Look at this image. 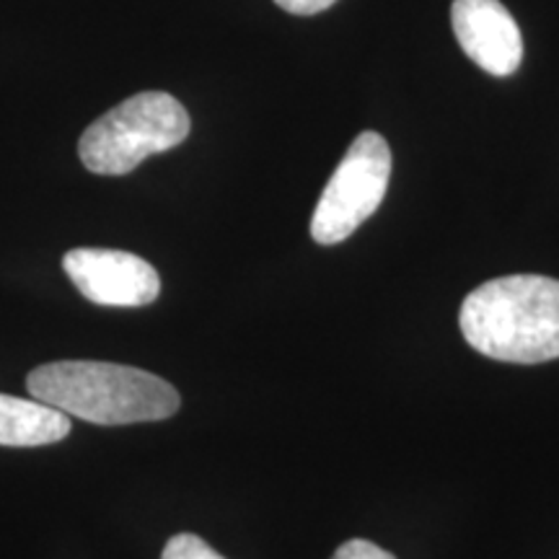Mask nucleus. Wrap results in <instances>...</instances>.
Wrapping results in <instances>:
<instances>
[{
  "instance_id": "6",
  "label": "nucleus",
  "mask_w": 559,
  "mask_h": 559,
  "mask_svg": "<svg viewBox=\"0 0 559 559\" xmlns=\"http://www.w3.org/2000/svg\"><path fill=\"white\" fill-rule=\"evenodd\" d=\"M451 24L461 50L485 73L508 79L519 70L523 37L500 0H453Z\"/></svg>"
},
{
  "instance_id": "7",
  "label": "nucleus",
  "mask_w": 559,
  "mask_h": 559,
  "mask_svg": "<svg viewBox=\"0 0 559 559\" xmlns=\"http://www.w3.org/2000/svg\"><path fill=\"white\" fill-rule=\"evenodd\" d=\"M70 432V417L60 409L37 400L0 394V445H32L58 443Z\"/></svg>"
},
{
  "instance_id": "9",
  "label": "nucleus",
  "mask_w": 559,
  "mask_h": 559,
  "mask_svg": "<svg viewBox=\"0 0 559 559\" xmlns=\"http://www.w3.org/2000/svg\"><path fill=\"white\" fill-rule=\"evenodd\" d=\"M332 559H396L391 551L381 549L379 544L366 539H349L334 551Z\"/></svg>"
},
{
  "instance_id": "4",
  "label": "nucleus",
  "mask_w": 559,
  "mask_h": 559,
  "mask_svg": "<svg viewBox=\"0 0 559 559\" xmlns=\"http://www.w3.org/2000/svg\"><path fill=\"white\" fill-rule=\"evenodd\" d=\"M391 148L379 132H360L353 140L330 185L324 187L311 218V236L321 247H334L358 230L386 198Z\"/></svg>"
},
{
  "instance_id": "2",
  "label": "nucleus",
  "mask_w": 559,
  "mask_h": 559,
  "mask_svg": "<svg viewBox=\"0 0 559 559\" xmlns=\"http://www.w3.org/2000/svg\"><path fill=\"white\" fill-rule=\"evenodd\" d=\"M26 389L37 402L94 425L156 423L177 415L179 394L148 370L99 360H60L34 368Z\"/></svg>"
},
{
  "instance_id": "1",
  "label": "nucleus",
  "mask_w": 559,
  "mask_h": 559,
  "mask_svg": "<svg viewBox=\"0 0 559 559\" xmlns=\"http://www.w3.org/2000/svg\"><path fill=\"white\" fill-rule=\"evenodd\" d=\"M464 340L492 360L536 366L559 358V280L508 275L481 283L461 304Z\"/></svg>"
},
{
  "instance_id": "5",
  "label": "nucleus",
  "mask_w": 559,
  "mask_h": 559,
  "mask_svg": "<svg viewBox=\"0 0 559 559\" xmlns=\"http://www.w3.org/2000/svg\"><path fill=\"white\" fill-rule=\"evenodd\" d=\"M62 270L83 298L109 309H140L160 293L153 264L130 251L73 249L62 257Z\"/></svg>"
},
{
  "instance_id": "10",
  "label": "nucleus",
  "mask_w": 559,
  "mask_h": 559,
  "mask_svg": "<svg viewBox=\"0 0 559 559\" xmlns=\"http://www.w3.org/2000/svg\"><path fill=\"white\" fill-rule=\"evenodd\" d=\"M283 11L296 13V16H313V13L326 11L330 5L337 3V0H275Z\"/></svg>"
},
{
  "instance_id": "8",
  "label": "nucleus",
  "mask_w": 559,
  "mask_h": 559,
  "mask_svg": "<svg viewBox=\"0 0 559 559\" xmlns=\"http://www.w3.org/2000/svg\"><path fill=\"white\" fill-rule=\"evenodd\" d=\"M160 559H226L221 557L210 544H205L194 534H177L171 536L169 544L164 547Z\"/></svg>"
},
{
  "instance_id": "3",
  "label": "nucleus",
  "mask_w": 559,
  "mask_h": 559,
  "mask_svg": "<svg viewBox=\"0 0 559 559\" xmlns=\"http://www.w3.org/2000/svg\"><path fill=\"white\" fill-rule=\"evenodd\" d=\"M190 115L171 94L143 91L99 117L79 140L88 171L124 177L148 156L177 148L190 135Z\"/></svg>"
}]
</instances>
